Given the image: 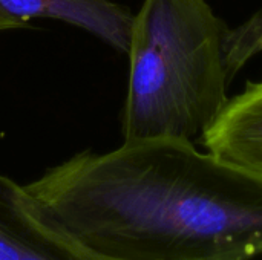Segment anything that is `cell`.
I'll list each match as a JSON object with an SVG mask.
<instances>
[{"instance_id": "obj_3", "label": "cell", "mask_w": 262, "mask_h": 260, "mask_svg": "<svg viewBox=\"0 0 262 260\" xmlns=\"http://www.w3.org/2000/svg\"><path fill=\"white\" fill-rule=\"evenodd\" d=\"M0 260H115L92 253L0 173Z\"/></svg>"}, {"instance_id": "obj_2", "label": "cell", "mask_w": 262, "mask_h": 260, "mask_svg": "<svg viewBox=\"0 0 262 260\" xmlns=\"http://www.w3.org/2000/svg\"><path fill=\"white\" fill-rule=\"evenodd\" d=\"M261 51L262 12L230 28L207 0H144L127 48L124 141L201 139L235 75Z\"/></svg>"}, {"instance_id": "obj_4", "label": "cell", "mask_w": 262, "mask_h": 260, "mask_svg": "<svg viewBox=\"0 0 262 260\" xmlns=\"http://www.w3.org/2000/svg\"><path fill=\"white\" fill-rule=\"evenodd\" d=\"M32 18H57L80 26L127 52L134 14L114 0H0V31Z\"/></svg>"}, {"instance_id": "obj_5", "label": "cell", "mask_w": 262, "mask_h": 260, "mask_svg": "<svg viewBox=\"0 0 262 260\" xmlns=\"http://www.w3.org/2000/svg\"><path fill=\"white\" fill-rule=\"evenodd\" d=\"M201 143L218 158L262 175V81L229 100Z\"/></svg>"}, {"instance_id": "obj_1", "label": "cell", "mask_w": 262, "mask_h": 260, "mask_svg": "<svg viewBox=\"0 0 262 260\" xmlns=\"http://www.w3.org/2000/svg\"><path fill=\"white\" fill-rule=\"evenodd\" d=\"M92 253L115 260L262 254V175L173 138L81 152L25 185Z\"/></svg>"}]
</instances>
